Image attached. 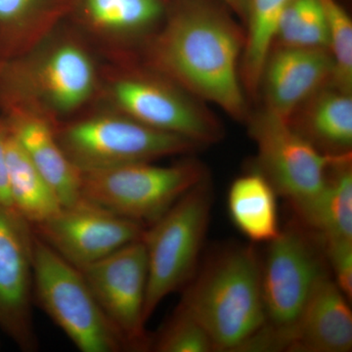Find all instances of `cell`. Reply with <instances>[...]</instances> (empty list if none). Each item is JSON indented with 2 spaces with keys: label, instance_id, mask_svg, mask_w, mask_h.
Instances as JSON below:
<instances>
[{
  "label": "cell",
  "instance_id": "1",
  "mask_svg": "<svg viewBox=\"0 0 352 352\" xmlns=\"http://www.w3.org/2000/svg\"><path fill=\"white\" fill-rule=\"evenodd\" d=\"M245 36L212 0H179L147 50L152 71L237 120L245 117L240 59Z\"/></svg>",
  "mask_w": 352,
  "mask_h": 352
},
{
  "label": "cell",
  "instance_id": "2",
  "mask_svg": "<svg viewBox=\"0 0 352 352\" xmlns=\"http://www.w3.org/2000/svg\"><path fill=\"white\" fill-rule=\"evenodd\" d=\"M180 307L207 330L215 351H243L265 323L261 258L254 244L215 252L185 287Z\"/></svg>",
  "mask_w": 352,
  "mask_h": 352
},
{
  "label": "cell",
  "instance_id": "3",
  "mask_svg": "<svg viewBox=\"0 0 352 352\" xmlns=\"http://www.w3.org/2000/svg\"><path fill=\"white\" fill-rule=\"evenodd\" d=\"M267 244L261 258L265 323L245 351H286L292 330L310 296L331 275L320 237L296 219Z\"/></svg>",
  "mask_w": 352,
  "mask_h": 352
},
{
  "label": "cell",
  "instance_id": "4",
  "mask_svg": "<svg viewBox=\"0 0 352 352\" xmlns=\"http://www.w3.org/2000/svg\"><path fill=\"white\" fill-rule=\"evenodd\" d=\"M94 60L78 41L62 39L36 54L0 67V108L24 105L36 109L57 124L82 108L95 94Z\"/></svg>",
  "mask_w": 352,
  "mask_h": 352
},
{
  "label": "cell",
  "instance_id": "5",
  "mask_svg": "<svg viewBox=\"0 0 352 352\" xmlns=\"http://www.w3.org/2000/svg\"><path fill=\"white\" fill-rule=\"evenodd\" d=\"M212 192L207 179L182 196L156 222L145 229L148 285L145 318L176 291L195 276L207 235Z\"/></svg>",
  "mask_w": 352,
  "mask_h": 352
},
{
  "label": "cell",
  "instance_id": "6",
  "mask_svg": "<svg viewBox=\"0 0 352 352\" xmlns=\"http://www.w3.org/2000/svg\"><path fill=\"white\" fill-rule=\"evenodd\" d=\"M205 179V168L192 160L171 166L124 164L80 173V198L147 228Z\"/></svg>",
  "mask_w": 352,
  "mask_h": 352
},
{
  "label": "cell",
  "instance_id": "7",
  "mask_svg": "<svg viewBox=\"0 0 352 352\" xmlns=\"http://www.w3.org/2000/svg\"><path fill=\"white\" fill-rule=\"evenodd\" d=\"M32 293L39 307L78 351H126L119 333L97 302L82 271L34 233Z\"/></svg>",
  "mask_w": 352,
  "mask_h": 352
},
{
  "label": "cell",
  "instance_id": "8",
  "mask_svg": "<svg viewBox=\"0 0 352 352\" xmlns=\"http://www.w3.org/2000/svg\"><path fill=\"white\" fill-rule=\"evenodd\" d=\"M55 131L65 154L80 173L152 163L199 147L188 139L157 131L117 111L58 122Z\"/></svg>",
  "mask_w": 352,
  "mask_h": 352
},
{
  "label": "cell",
  "instance_id": "9",
  "mask_svg": "<svg viewBox=\"0 0 352 352\" xmlns=\"http://www.w3.org/2000/svg\"><path fill=\"white\" fill-rule=\"evenodd\" d=\"M250 132L258 147V171L294 212L307 207L325 187L333 164L349 155L325 154L296 131L288 120L264 110L251 120Z\"/></svg>",
  "mask_w": 352,
  "mask_h": 352
},
{
  "label": "cell",
  "instance_id": "10",
  "mask_svg": "<svg viewBox=\"0 0 352 352\" xmlns=\"http://www.w3.org/2000/svg\"><path fill=\"white\" fill-rule=\"evenodd\" d=\"M110 97L117 112L197 145L217 142L223 135L217 120L196 97L156 72L115 78Z\"/></svg>",
  "mask_w": 352,
  "mask_h": 352
},
{
  "label": "cell",
  "instance_id": "11",
  "mask_svg": "<svg viewBox=\"0 0 352 352\" xmlns=\"http://www.w3.org/2000/svg\"><path fill=\"white\" fill-rule=\"evenodd\" d=\"M80 270L126 351L150 349L152 338L146 330L145 318L148 264L143 238Z\"/></svg>",
  "mask_w": 352,
  "mask_h": 352
},
{
  "label": "cell",
  "instance_id": "12",
  "mask_svg": "<svg viewBox=\"0 0 352 352\" xmlns=\"http://www.w3.org/2000/svg\"><path fill=\"white\" fill-rule=\"evenodd\" d=\"M145 229L82 200L32 227V232L78 270L142 239Z\"/></svg>",
  "mask_w": 352,
  "mask_h": 352
},
{
  "label": "cell",
  "instance_id": "13",
  "mask_svg": "<svg viewBox=\"0 0 352 352\" xmlns=\"http://www.w3.org/2000/svg\"><path fill=\"white\" fill-rule=\"evenodd\" d=\"M32 227L0 203V328L25 351L38 349L32 317Z\"/></svg>",
  "mask_w": 352,
  "mask_h": 352
},
{
  "label": "cell",
  "instance_id": "14",
  "mask_svg": "<svg viewBox=\"0 0 352 352\" xmlns=\"http://www.w3.org/2000/svg\"><path fill=\"white\" fill-rule=\"evenodd\" d=\"M333 62L326 48L275 45L264 62L259 87L266 110L289 120L322 87L332 82Z\"/></svg>",
  "mask_w": 352,
  "mask_h": 352
},
{
  "label": "cell",
  "instance_id": "15",
  "mask_svg": "<svg viewBox=\"0 0 352 352\" xmlns=\"http://www.w3.org/2000/svg\"><path fill=\"white\" fill-rule=\"evenodd\" d=\"M1 110L11 134L54 190L62 206L71 207L80 203V173L58 141L56 124L36 109L28 106L8 105Z\"/></svg>",
  "mask_w": 352,
  "mask_h": 352
},
{
  "label": "cell",
  "instance_id": "16",
  "mask_svg": "<svg viewBox=\"0 0 352 352\" xmlns=\"http://www.w3.org/2000/svg\"><path fill=\"white\" fill-rule=\"evenodd\" d=\"M351 302L331 275L324 278L292 330L286 351H351Z\"/></svg>",
  "mask_w": 352,
  "mask_h": 352
},
{
  "label": "cell",
  "instance_id": "17",
  "mask_svg": "<svg viewBox=\"0 0 352 352\" xmlns=\"http://www.w3.org/2000/svg\"><path fill=\"white\" fill-rule=\"evenodd\" d=\"M76 0H0V64L36 50Z\"/></svg>",
  "mask_w": 352,
  "mask_h": 352
},
{
  "label": "cell",
  "instance_id": "18",
  "mask_svg": "<svg viewBox=\"0 0 352 352\" xmlns=\"http://www.w3.org/2000/svg\"><path fill=\"white\" fill-rule=\"evenodd\" d=\"M298 110H302V113H298L296 124H289L317 149L333 156L351 154V92L330 82Z\"/></svg>",
  "mask_w": 352,
  "mask_h": 352
},
{
  "label": "cell",
  "instance_id": "19",
  "mask_svg": "<svg viewBox=\"0 0 352 352\" xmlns=\"http://www.w3.org/2000/svg\"><path fill=\"white\" fill-rule=\"evenodd\" d=\"M295 214L324 245L352 241L351 155L333 164L319 195Z\"/></svg>",
  "mask_w": 352,
  "mask_h": 352
},
{
  "label": "cell",
  "instance_id": "20",
  "mask_svg": "<svg viewBox=\"0 0 352 352\" xmlns=\"http://www.w3.org/2000/svg\"><path fill=\"white\" fill-rule=\"evenodd\" d=\"M277 192L258 170L236 178L227 197L234 226L252 243H270L279 235Z\"/></svg>",
  "mask_w": 352,
  "mask_h": 352
},
{
  "label": "cell",
  "instance_id": "21",
  "mask_svg": "<svg viewBox=\"0 0 352 352\" xmlns=\"http://www.w3.org/2000/svg\"><path fill=\"white\" fill-rule=\"evenodd\" d=\"M6 157L9 192L14 210L31 227L52 219L63 206L9 129Z\"/></svg>",
  "mask_w": 352,
  "mask_h": 352
},
{
  "label": "cell",
  "instance_id": "22",
  "mask_svg": "<svg viewBox=\"0 0 352 352\" xmlns=\"http://www.w3.org/2000/svg\"><path fill=\"white\" fill-rule=\"evenodd\" d=\"M76 8L94 31L115 36L145 34L166 15L164 0H76Z\"/></svg>",
  "mask_w": 352,
  "mask_h": 352
},
{
  "label": "cell",
  "instance_id": "23",
  "mask_svg": "<svg viewBox=\"0 0 352 352\" xmlns=\"http://www.w3.org/2000/svg\"><path fill=\"white\" fill-rule=\"evenodd\" d=\"M289 0H248V32L242 76L252 92L258 91L264 62L274 45L278 20Z\"/></svg>",
  "mask_w": 352,
  "mask_h": 352
},
{
  "label": "cell",
  "instance_id": "24",
  "mask_svg": "<svg viewBox=\"0 0 352 352\" xmlns=\"http://www.w3.org/2000/svg\"><path fill=\"white\" fill-rule=\"evenodd\" d=\"M275 43L329 50L327 24L318 0H289L278 20Z\"/></svg>",
  "mask_w": 352,
  "mask_h": 352
},
{
  "label": "cell",
  "instance_id": "25",
  "mask_svg": "<svg viewBox=\"0 0 352 352\" xmlns=\"http://www.w3.org/2000/svg\"><path fill=\"white\" fill-rule=\"evenodd\" d=\"M329 34L333 62L332 83L344 91L352 88V21L338 0H318Z\"/></svg>",
  "mask_w": 352,
  "mask_h": 352
},
{
  "label": "cell",
  "instance_id": "26",
  "mask_svg": "<svg viewBox=\"0 0 352 352\" xmlns=\"http://www.w3.org/2000/svg\"><path fill=\"white\" fill-rule=\"evenodd\" d=\"M150 349L157 352H212L214 342L207 330L179 305L156 337Z\"/></svg>",
  "mask_w": 352,
  "mask_h": 352
},
{
  "label": "cell",
  "instance_id": "27",
  "mask_svg": "<svg viewBox=\"0 0 352 352\" xmlns=\"http://www.w3.org/2000/svg\"><path fill=\"white\" fill-rule=\"evenodd\" d=\"M331 276L351 302L352 241H342L324 245Z\"/></svg>",
  "mask_w": 352,
  "mask_h": 352
},
{
  "label": "cell",
  "instance_id": "28",
  "mask_svg": "<svg viewBox=\"0 0 352 352\" xmlns=\"http://www.w3.org/2000/svg\"><path fill=\"white\" fill-rule=\"evenodd\" d=\"M8 127L3 118H0V203L14 210L8 184V166H7L6 140ZM16 212V210H15Z\"/></svg>",
  "mask_w": 352,
  "mask_h": 352
},
{
  "label": "cell",
  "instance_id": "29",
  "mask_svg": "<svg viewBox=\"0 0 352 352\" xmlns=\"http://www.w3.org/2000/svg\"><path fill=\"white\" fill-rule=\"evenodd\" d=\"M240 15L245 16L247 12L248 0H220Z\"/></svg>",
  "mask_w": 352,
  "mask_h": 352
},
{
  "label": "cell",
  "instance_id": "30",
  "mask_svg": "<svg viewBox=\"0 0 352 352\" xmlns=\"http://www.w3.org/2000/svg\"><path fill=\"white\" fill-rule=\"evenodd\" d=\"M0 67H1V64H0Z\"/></svg>",
  "mask_w": 352,
  "mask_h": 352
}]
</instances>
